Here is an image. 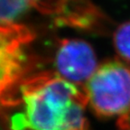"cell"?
<instances>
[{"label": "cell", "instance_id": "7", "mask_svg": "<svg viewBox=\"0 0 130 130\" xmlns=\"http://www.w3.org/2000/svg\"><path fill=\"white\" fill-rule=\"evenodd\" d=\"M113 44L118 59L130 68V21L117 27L113 35Z\"/></svg>", "mask_w": 130, "mask_h": 130}, {"label": "cell", "instance_id": "3", "mask_svg": "<svg viewBox=\"0 0 130 130\" xmlns=\"http://www.w3.org/2000/svg\"><path fill=\"white\" fill-rule=\"evenodd\" d=\"M58 76L75 85H85L98 68L92 46L81 39H62L54 57Z\"/></svg>", "mask_w": 130, "mask_h": 130}, {"label": "cell", "instance_id": "1", "mask_svg": "<svg viewBox=\"0 0 130 130\" xmlns=\"http://www.w3.org/2000/svg\"><path fill=\"white\" fill-rule=\"evenodd\" d=\"M22 113L12 119L16 130H89L83 88L58 75H40L23 82Z\"/></svg>", "mask_w": 130, "mask_h": 130}, {"label": "cell", "instance_id": "2", "mask_svg": "<svg viewBox=\"0 0 130 130\" xmlns=\"http://www.w3.org/2000/svg\"><path fill=\"white\" fill-rule=\"evenodd\" d=\"M83 89L96 116L120 118L130 110V68L118 58L105 61Z\"/></svg>", "mask_w": 130, "mask_h": 130}, {"label": "cell", "instance_id": "5", "mask_svg": "<svg viewBox=\"0 0 130 130\" xmlns=\"http://www.w3.org/2000/svg\"><path fill=\"white\" fill-rule=\"evenodd\" d=\"M45 2L44 14L56 17L57 22L82 29L100 28L108 23V18L99 8L90 3Z\"/></svg>", "mask_w": 130, "mask_h": 130}, {"label": "cell", "instance_id": "8", "mask_svg": "<svg viewBox=\"0 0 130 130\" xmlns=\"http://www.w3.org/2000/svg\"><path fill=\"white\" fill-rule=\"evenodd\" d=\"M117 127L118 130H130V110L118 118Z\"/></svg>", "mask_w": 130, "mask_h": 130}, {"label": "cell", "instance_id": "6", "mask_svg": "<svg viewBox=\"0 0 130 130\" xmlns=\"http://www.w3.org/2000/svg\"><path fill=\"white\" fill-rule=\"evenodd\" d=\"M36 2L32 1H0V26L15 24L22 14L35 9Z\"/></svg>", "mask_w": 130, "mask_h": 130}, {"label": "cell", "instance_id": "4", "mask_svg": "<svg viewBox=\"0 0 130 130\" xmlns=\"http://www.w3.org/2000/svg\"><path fill=\"white\" fill-rule=\"evenodd\" d=\"M29 34L17 24L0 26V96L22 77L25 64L23 44Z\"/></svg>", "mask_w": 130, "mask_h": 130}]
</instances>
